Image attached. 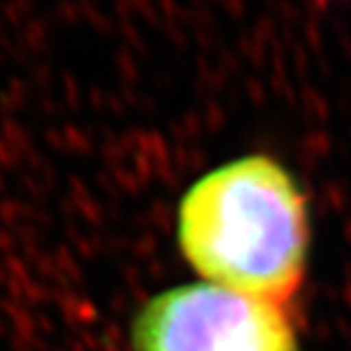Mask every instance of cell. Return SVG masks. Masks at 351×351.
I'll list each match as a JSON object with an SVG mask.
<instances>
[{
    "mask_svg": "<svg viewBox=\"0 0 351 351\" xmlns=\"http://www.w3.org/2000/svg\"><path fill=\"white\" fill-rule=\"evenodd\" d=\"M134 351H302L286 306L215 283L150 297L130 324Z\"/></svg>",
    "mask_w": 351,
    "mask_h": 351,
    "instance_id": "cell-2",
    "label": "cell"
},
{
    "mask_svg": "<svg viewBox=\"0 0 351 351\" xmlns=\"http://www.w3.org/2000/svg\"><path fill=\"white\" fill-rule=\"evenodd\" d=\"M175 238L204 281L288 308L308 270V199L274 154H238L184 191Z\"/></svg>",
    "mask_w": 351,
    "mask_h": 351,
    "instance_id": "cell-1",
    "label": "cell"
}]
</instances>
